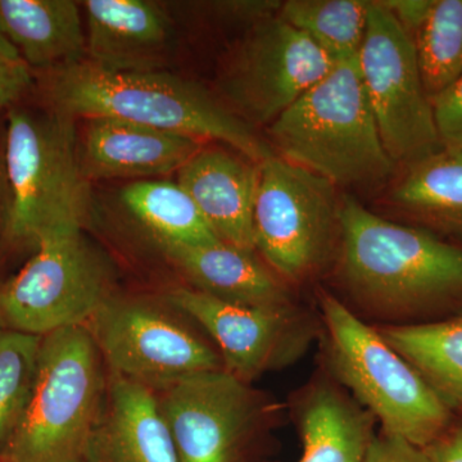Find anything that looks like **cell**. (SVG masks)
<instances>
[{
    "mask_svg": "<svg viewBox=\"0 0 462 462\" xmlns=\"http://www.w3.org/2000/svg\"><path fill=\"white\" fill-rule=\"evenodd\" d=\"M84 462H179L153 389L114 374Z\"/></svg>",
    "mask_w": 462,
    "mask_h": 462,
    "instance_id": "obj_17",
    "label": "cell"
},
{
    "mask_svg": "<svg viewBox=\"0 0 462 462\" xmlns=\"http://www.w3.org/2000/svg\"><path fill=\"white\" fill-rule=\"evenodd\" d=\"M361 462H431L427 449L410 443L403 438L374 436Z\"/></svg>",
    "mask_w": 462,
    "mask_h": 462,
    "instance_id": "obj_29",
    "label": "cell"
},
{
    "mask_svg": "<svg viewBox=\"0 0 462 462\" xmlns=\"http://www.w3.org/2000/svg\"><path fill=\"white\" fill-rule=\"evenodd\" d=\"M357 57L337 60L269 125L270 147L276 156L337 188L378 187L396 167L380 139Z\"/></svg>",
    "mask_w": 462,
    "mask_h": 462,
    "instance_id": "obj_3",
    "label": "cell"
},
{
    "mask_svg": "<svg viewBox=\"0 0 462 462\" xmlns=\"http://www.w3.org/2000/svg\"><path fill=\"white\" fill-rule=\"evenodd\" d=\"M460 406H462V401H461V402H460Z\"/></svg>",
    "mask_w": 462,
    "mask_h": 462,
    "instance_id": "obj_35",
    "label": "cell"
},
{
    "mask_svg": "<svg viewBox=\"0 0 462 462\" xmlns=\"http://www.w3.org/2000/svg\"><path fill=\"white\" fill-rule=\"evenodd\" d=\"M88 324L115 375L151 389L224 369L221 356L211 346L160 307L143 300L111 297Z\"/></svg>",
    "mask_w": 462,
    "mask_h": 462,
    "instance_id": "obj_11",
    "label": "cell"
},
{
    "mask_svg": "<svg viewBox=\"0 0 462 462\" xmlns=\"http://www.w3.org/2000/svg\"><path fill=\"white\" fill-rule=\"evenodd\" d=\"M380 3L413 39L430 16L434 0H382Z\"/></svg>",
    "mask_w": 462,
    "mask_h": 462,
    "instance_id": "obj_30",
    "label": "cell"
},
{
    "mask_svg": "<svg viewBox=\"0 0 462 462\" xmlns=\"http://www.w3.org/2000/svg\"><path fill=\"white\" fill-rule=\"evenodd\" d=\"M42 337L7 330L0 338V458L32 396Z\"/></svg>",
    "mask_w": 462,
    "mask_h": 462,
    "instance_id": "obj_26",
    "label": "cell"
},
{
    "mask_svg": "<svg viewBox=\"0 0 462 462\" xmlns=\"http://www.w3.org/2000/svg\"><path fill=\"white\" fill-rule=\"evenodd\" d=\"M442 145H462V74L430 98Z\"/></svg>",
    "mask_w": 462,
    "mask_h": 462,
    "instance_id": "obj_27",
    "label": "cell"
},
{
    "mask_svg": "<svg viewBox=\"0 0 462 462\" xmlns=\"http://www.w3.org/2000/svg\"><path fill=\"white\" fill-rule=\"evenodd\" d=\"M336 65L296 27L276 16L254 23L233 51L221 89L245 123L272 125Z\"/></svg>",
    "mask_w": 462,
    "mask_h": 462,
    "instance_id": "obj_10",
    "label": "cell"
},
{
    "mask_svg": "<svg viewBox=\"0 0 462 462\" xmlns=\"http://www.w3.org/2000/svg\"><path fill=\"white\" fill-rule=\"evenodd\" d=\"M0 462H5V461H3L2 458H0Z\"/></svg>",
    "mask_w": 462,
    "mask_h": 462,
    "instance_id": "obj_34",
    "label": "cell"
},
{
    "mask_svg": "<svg viewBox=\"0 0 462 462\" xmlns=\"http://www.w3.org/2000/svg\"><path fill=\"white\" fill-rule=\"evenodd\" d=\"M157 245L194 289L208 296L245 306L293 305L284 282L254 257V252L225 242L199 245L157 242Z\"/></svg>",
    "mask_w": 462,
    "mask_h": 462,
    "instance_id": "obj_18",
    "label": "cell"
},
{
    "mask_svg": "<svg viewBox=\"0 0 462 462\" xmlns=\"http://www.w3.org/2000/svg\"><path fill=\"white\" fill-rule=\"evenodd\" d=\"M447 403L462 401V318L379 331Z\"/></svg>",
    "mask_w": 462,
    "mask_h": 462,
    "instance_id": "obj_22",
    "label": "cell"
},
{
    "mask_svg": "<svg viewBox=\"0 0 462 462\" xmlns=\"http://www.w3.org/2000/svg\"><path fill=\"white\" fill-rule=\"evenodd\" d=\"M338 249L349 293L379 314H418L462 300V247L379 217L348 196Z\"/></svg>",
    "mask_w": 462,
    "mask_h": 462,
    "instance_id": "obj_2",
    "label": "cell"
},
{
    "mask_svg": "<svg viewBox=\"0 0 462 462\" xmlns=\"http://www.w3.org/2000/svg\"><path fill=\"white\" fill-rule=\"evenodd\" d=\"M302 455L297 462H361L374 437L372 413L338 389H310L298 409Z\"/></svg>",
    "mask_w": 462,
    "mask_h": 462,
    "instance_id": "obj_20",
    "label": "cell"
},
{
    "mask_svg": "<svg viewBox=\"0 0 462 462\" xmlns=\"http://www.w3.org/2000/svg\"><path fill=\"white\" fill-rule=\"evenodd\" d=\"M3 161L7 179L3 231L11 242L35 245L47 230L83 225L89 180L81 170L74 118L12 109Z\"/></svg>",
    "mask_w": 462,
    "mask_h": 462,
    "instance_id": "obj_5",
    "label": "cell"
},
{
    "mask_svg": "<svg viewBox=\"0 0 462 462\" xmlns=\"http://www.w3.org/2000/svg\"><path fill=\"white\" fill-rule=\"evenodd\" d=\"M32 85V69L0 32V107L14 105Z\"/></svg>",
    "mask_w": 462,
    "mask_h": 462,
    "instance_id": "obj_28",
    "label": "cell"
},
{
    "mask_svg": "<svg viewBox=\"0 0 462 462\" xmlns=\"http://www.w3.org/2000/svg\"><path fill=\"white\" fill-rule=\"evenodd\" d=\"M121 203L156 242L188 245L223 242L179 182H133L121 191Z\"/></svg>",
    "mask_w": 462,
    "mask_h": 462,
    "instance_id": "obj_23",
    "label": "cell"
},
{
    "mask_svg": "<svg viewBox=\"0 0 462 462\" xmlns=\"http://www.w3.org/2000/svg\"><path fill=\"white\" fill-rule=\"evenodd\" d=\"M87 60L114 72L163 71L173 48L171 18L149 0H87Z\"/></svg>",
    "mask_w": 462,
    "mask_h": 462,
    "instance_id": "obj_14",
    "label": "cell"
},
{
    "mask_svg": "<svg viewBox=\"0 0 462 462\" xmlns=\"http://www.w3.org/2000/svg\"><path fill=\"white\" fill-rule=\"evenodd\" d=\"M23 269L0 289V314L9 330L44 337L88 325L111 298V273L85 238L83 225L42 233Z\"/></svg>",
    "mask_w": 462,
    "mask_h": 462,
    "instance_id": "obj_7",
    "label": "cell"
},
{
    "mask_svg": "<svg viewBox=\"0 0 462 462\" xmlns=\"http://www.w3.org/2000/svg\"><path fill=\"white\" fill-rule=\"evenodd\" d=\"M0 32L42 71L87 60L80 8L71 0H0Z\"/></svg>",
    "mask_w": 462,
    "mask_h": 462,
    "instance_id": "obj_19",
    "label": "cell"
},
{
    "mask_svg": "<svg viewBox=\"0 0 462 462\" xmlns=\"http://www.w3.org/2000/svg\"><path fill=\"white\" fill-rule=\"evenodd\" d=\"M322 319L329 336L330 363L383 433L427 448L451 421L449 404L420 374L337 298L322 293Z\"/></svg>",
    "mask_w": 462,
    "mask_h": 462,
    "instance_id": "obj_6",
    "label": "cell"
},
{
    "mask_svg": "<svg viewBox=\"0 0 462 462\" xmlns=\"http://www.w3.org/2000/svg\"><path fill=\"white\" fill-rule=\"evenodd\" d=\"M167 300L208 331L220 348L224 369L245 383L293 364L316 334L311 318L294 305H236L194 288L173 289Z\"/></svg>",
    "mask_w": 462,
    "mask_h": 462,
    "instance_id": "obj_13",
    "label": "cell"
},
{
    "mask_svg": "<svg viewBox=\"0 0 462 462\" xmlns=\"http://www.w3.org/2000/svg\"><path fill=\"white\" fill-rule=\"evenodd\" d=\"M202 143L145 125L96 117L88 120L81 170L91 179L149 178L179 171Z\"/></svg>",
    "mask_w": 462,
    "mask_h": 462,
    "instance_id": "obj_16",
    "label": "cell"
},
{
    "mask_svg": "<svg viewBox=\"0 0 462 462\" xmlns=\"http://www.w3.org/2000/svg\"><path fill=\"white\" fill-rule=\"evenodd\" d=\"M425 449L431 462H462V428L446 431Z\"/></svg>",
    "mask_w": 462,
    "mask_h": 462,
    "instance_id": "obj_31",
    "label": "cell"
},
{
    "mask_svg": "<svg viewBox=\"0 0 462 462\" xmlns=\"http://www.w3.org/2000/svg\"><path fill=\"white\" fill-rule=\"evenodd\" d=\"M370 7L367 0H288L279 16L337 62L360 53Z\"/></svg>",
    "mask_w": 462,
    "mask_h": 462,
    "instance_id": "obj_24",
    "label": "cell"
},
{
    "mask_svg": "<svg viewBox=\"0 0 462 462\" xmlns=\"http://www.w3.org/2000/svg\"><path fill=\"white\" fill-rule=\"evenodd\" d=\"M413 42L431 98L462 74V0H434Z\"/></svg>",
    "mask_w": 462,
    "mask_h": 462,
    "instance_id": "obj_25",
    "label": "cell"
},
{
    "mask_svg": "<svg viewBox=\"0 0 462 462\" xmlns=\"http://www.w3.org/2000/svg\"><path fill=\"white\" fill-rule=\"evenodd\" d=\"M88 325L42 337L29 403L5 462H84L105 403L107 383Z\"/></svg>",
    "mask_w": 462,
    "mask_h": 462,
    "instance_id": "obj_4",
    "label": "cell"
},
{
    "mask_svg": "<svg viewBox=\"0 0 462 462\" xmlns=\"http://www.w3.org/2000/svg\"><path fill=\"white\" fill-rule=\"evenodd\" d=\"M8 330V328L5 327V322L3 320L2 314H0V338H2L3 334Z\"/></svg>",
    "mask_w": 462,
    "mask_h": 462,
    "instance_id": "obj_33",
    "label": "cell"
},
{
    "mask_svg": "<svg viewBox=\"0 0 462 462\" xmlns=\"http://www.w3.org/2000/svg\"><path fill=\"white\" fill-rule=\"evenodd\" d=\"M340 207L336 185L276 154L270 157L260 163L256 251L282 278L305 281L339 248Z\"/></svg>",
    "mask_w": 462,
    "mask_h": 462,
    "instance_id": "obj_8",
    "label": "cell"
},
{
    "mask_svg": "<svg viewBox=\"0 0 462 462\" xmlns=\"http://www.w3.org/2000/svg\"><path fill=\"white\" fill-rule=\"evenodd\" d=\"M178 182L218 239L256 252L254 211L260 163L225 149L202 147L179 170Z\"/></svg>",
    "mask_w": 462,
    "mask_h": 462,
    "instance_id": "obj_15",
    "label": "cell"
},
{
    "mask_svg": "<svg viewBox=\"0 0 462 462\" xmlns=\"http://www.w3.org/2000/svg\"><path fill=\"white\" fill-rule=\"evenodd\" d=\"M357 60L392 161L409 166L442 147L415 42L380 2H372Z\"/></svg>",
    "mask_w": 462,
    "mask_h": 462,
    "instance_id": "obj_9",
    "label": "cell"
},
{
    "mask_svg": "<svg viewBox=\"0 0 462 462\" xmlns=\"http://www.w3.org/2000/svg\"><path fill=\"white\" fill-rule=\"evenodd\" d=\"M391 199L428 226L462 236V145H442L406 166Z\"/></svg>",
    "mask_w": 462,
    "mask_h": 462,
    "instance_id": "obj_21",
    "label": "cell"
},
{
    "mask_svg": "<svg viewBox=\"0 0 462 462\" xmlns=\"http://www.w3.org/2000/svg\"><path fill=\"white\" fill-rule=\"evenodd\" d=\"M51 111L71 118H117L229 145L261 163L275 156L251 125L208 90L166 71L114 72L88 60L44 71Z\"/></svg>",
    "mask_w": 462,
    "mask_h": 462,
    "instance_id": "obj_1",
    "label": "cell"
},
{
    "mask_svg": "<svg viewBox=\"0 0 462 462\" xmlns=\"http://www.w3.org/2000/svg\"><path fill=\"white\" fill-rule=\"evenodd\" d=\"M161 411L179 462H242L260 422L256 394L227 373L194 374L161 389Z\"/></svg>",
    "mask_w": 462,
    "mask_h": 462,
    "instance_id": "obj_12",
    "label": "cell"
},
{
    "mask_svg": "<svg viewBox=\"0 0 462 462\" xmlns=\"http://www.w3.org/2000/svg\"><path fill=\"white\" fill-rule=\"evenodd\" d=\"M5 211H7V179H5V161L0 162V224L5 227Z\"/></svg>",
    "mask_w": 462,
    "mask_h": 462,
    "instance_id": "obj_32",
    "label": "cell"
}]
</instances>
